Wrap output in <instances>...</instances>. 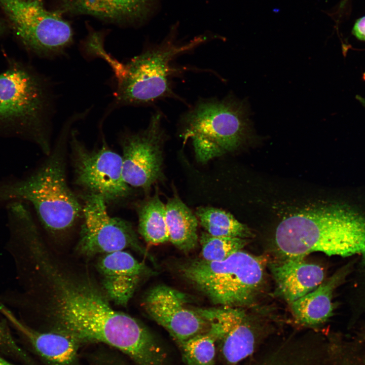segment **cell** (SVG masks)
<instances>
[{"label": "cell", "instance_id": "obj_27", "mask_svg": "<svg viewBox=\"0 0 365 365\" xmlns=\"http://www.w3.org/2000/svg\"><path fill=\"white\" fill-rule=\"evenodd\" d=\"M2 25H1V24H0V33H1V31H2Z\"/></svg>", "mask_w": 365, "mask_h": 365}, {"label": "cell", "instance_id": "obj_10", "mask_svg": "<svg viewBox=\"0 0 365 365\" xmlns=\"http://www.w3.org/2000/svg\"><path fill=\"white\" fill-rule=\"evenodd\" d=\"M83 224L77 250L86 257L139 248L136 235L131 224L111 216L106 203L100 196L90 193L82 196Z\"/></svg>", "mask_w": 365, "mask_h": 365}, {"label": "cell", "instance_id": "obj_16", "mask_svg": "<svg viewBox=\"0 0 365 365\" xmlns=\"http://www.w3.org/2000/svg\"><path fill=\"white\" fill-rule=\"evenodd\" d=\"M269 267L278 291L289 304L316 288L325 277L321 266L302 257H281Z\"/></svg>", "mask_w": 365, "mask_h": 365}, {"label": "cell", "instance_id": "obj_15", "mask_svg": "<svg viewBox=\"0 0 365 365\" xmlns=\"http://www.w3.org/2000/svg\"><path fill=\"white\" fill-rule=\"evenodd\" d=\"M0 312L48 365H79L80 342L77 339L57 331L43 332L32 328L2 304Z\"/></svg>", "mask_w": 365, "mask_h": 365}, {"label": "cell", "instance_id": "obj_17", "mask_svg": "<svg viewBox=\"0 0 365 365\" xmlns=\"http://www.w3.org/2000/svg\"><path fill=\"white\" fill-rule=\"evenodd\" d=\"M350 268L349 265L344 266L314 290L290 304L293 314L299 323L316 325L332 316L333 292L345 279Z\"/></svg>", "mask_w": 365, "mask_h": 365}, {"label": "cell", "instance_id": "obj_23", "mask_svg": "<svg viewBox=\"0 0 365 365\" xmlns=\"http://www.w3.org/2000/svg\"><path fill=\"white\" fill-rule=\"evenodd\" d=\"M216 341L208 331L179 344L188 365H213Z\"/></svg>", "mask_w": 365, "mask_h": 365}, {"label": "cell", "instance_id": "obj_2", "mask_svg": "<svg viewBox=\"0 0 365 365\" xmlns=\"http://www.w3.org/2000/svg\"><path fill=\"white\" fill-rule=\"evenodd\" d=\"M78 120L75 115L66 121L48 158L35 170L24 178L0 180V204L28 203L52 234L67 231L83 217L82 203L68 187L65 174L67 142L71 125Z\"/></svg>", "mask_w": 365, "mask_h": 365}, {"label": "cell", "instance_id": "obj_9", "mask_svg": "<svg viewBox=\"0 0 365 365\" xmlns=\"http://www.w3.org/2000/svg\"><path fill=\"white\" fill-rule=\"evenodd\" d=\"M69 143L75 184L85 191L102 197L106 203H118L130 195L132 188L124 180L122 156L106 142L89 150L70 131Z\"/></svg>", "mask_w": 365, "mask_h": 365}, {"label": "cell", "instance_id": "obj_5", "mask_svg": "<svg viewBox=\"0 0 365 365\" xmlns=\"http://www.w3.org/2000/svg\"><path fill=\"white\" fill-rule=\"evenodd\" d=\"M53 111V93L44 78L21 66L0 74V124L15 128L46 155L52 150Z\"/></svg>", "mask_w": 365, "mask_h": 365}, {"label": "cell", "instance_id": "obj_25", "mask_svg": "<svg viewBox=\"0 0 365 365\" xmlns=\"http://www.w3.org/2000/svg\"><path fill=\"white\" fill-rule=\"evenodd\" d=\"M352 33L358 40L365 41V16L356 20L353 27Z\"/></svg>", "mask_w": 365, "mask_h": 365}, {"label": "cell", "instance_id": "obj_6", "mask_svg": "<svg viewBox=\"0 0 365 365\" xmlns=\"http://www.w3.org/2000/svg\"><path fill=\"white\" fill-rule=\"evenodd\" d=\"M265 260L242 250L222 261L201 258L179 266L183 277L214 305L243 308L255 300L264 280Z\"/></svg>", "mask_w": 365, "mask_h": 365}, {"label": "cell", "instance_id": "obj_1", "mask_svg": "<svg viewBox=\"0 0 365 365\" xmlns=\"http://www.w3.org/2000/svg\"><path fill=\"white\" fill-rule=\"evenodd\" d=\"M38 269L46 284L45 312L56 329L80 342H100L132 359L150 342L149 330L130 315L114 310L105 293L90 279L62 270L45 254Z\"/></svg>", "mask_w": 365, "mask_h": 365}, {"label": "cell", "instance_id": "obj_22", "mask_svg": "<svg viewBox=\"0 0 365 365\" xmlns=\"http://www.w3.org/2000/svg\"><path fill=\"white\" fill-rule=\"evenodd\" d=\"M248 239L239 237L214 236L206 232L200 238L201 259L207 261H224L235 252L242 250Z\"/></svg>", "mask_w": 365, "mask_h": 365}, {"label": "cell", "instance_id": "obj_4", "mask_svg": "<svg viewBox=\"0 0 365 365\" xmlns=\"http://www.w3.org/2000/svg\"><path fill=\"white\" fill-rule=\"evenodd\" d=\"M199 36L185 44L167 39L144 50L126 63L110 54L104 59L115 78L114 100L110 110L126 105H143L174 95L171 79L177 69L172 62L206 41Z\"/></svg>", "mask_w": 365, "mask_h": 365}, {"label": "cell", "instance_id": "obj_19", "mask_svg": "<svg viewBox=\"0 0 365 365\" xmlns=\"http://www.w3.org/2000/svg\"><path fill=\"white\" fill-rule=\"evenodd\" d=\"M165 206L169 241L184 252L193 250L198 243L196 215L177 196L170 198Z\"/></svg>", "mask_w": 365, "mask_h": 365}, {"label": "cell", "instance_id": "obj_11", "mask_svg": "<svg viewBox=\"0 0 365 365\" xmlns=\"http://www.w3.org/2000/svg\"><path fill=\"white\" fill-rule=\"evenodd\" d=\"M161 119V114L156 113L145 129L127 134L121 138L122 174L124 181L131 187L148 192L162 178L164 134Z\"/></svg>", "mask_w": 365, "mask_h": 365}, {"label": "cell", "instance_id": "obj_12", "mask_svg": "<svg viewBox=\"0 0 365 365\" xmlns=\"http://www.w3.org/2000/svg\"><path fill=\"white\" fill-rule=\"evenodd\" d=\"M182 293L159 285L147 293L142 306L148 315L179 343L209 328L207 320L190 307Z\"/></svg>", "mask_w": 365, "mask_h": 365}, {"label": "cell", "instance_id": "obj_3", "mask_svg": "<svg viewBox=\"0 0 365 365\" xmlns=\"http://www.w3.org/2000/svg\"><path fill=\"white\" fill-rule=\"evenodd\" d=\"M277 249L284 258H305L313 252L361 257L365 267V217L340 205L319 207L292 214L278 225Z\"/></svg>", "mask_w": 365, "mask_h": 365}, {"label": "cell", "instance_id": "obj_24", "mask_svg": "<svg viewBox=\"0 0 365 365\" xmlns=\"http://www.w3.org/2000/svg\"><path fill=\"white\" fill-rule=\"evenodd\" d=\"M0 353L26 365H37L28 354L18 345L7 325L0 320Z\"/></svg>", "mask_w": 365, "mask_h": 365}, {"label": "cell", "instance_id": "obj_20", "mask_svg": "<svg viewBox=\"0 0 365 365\" xmlns=\"http://www.w3.org/2000/svg\"><path fill=\"white\" fill-rule=\"evenodd\" d=\"M137 212L138 232L147 243L157 245L169 241L166 206L158 195L142 202Z\"/></svg>", "mask_w": 365, "mask_h": 365}, {"label": "cell", "instance_id": "obj_14", "mask_svg": "<svg viewBox=\"0 0 365 365\" xmlns=\"http://www.w3.org/2000/svg\"><path fill=\"white\" fill-rule=\"evenodd\" d=\"M97 270L106 297L115 304L125 306L144 276L151 271L131 254L121 250L103 254Z\"/></svg>", "mask_w": 365, "mask_h": 365}, {"label": "cell", "instance_id": "obj_21", "mask_svg": "<svg viewBox=\"0 0 365 365\" xmlns=\"http://www.w3.org/2000/svg\"><path fill=\"white\" fill-rule=\"evenodd\" d=\"M195 215L201 226L211 235L248 239L253 236L246 225L224 210L209 206L199 207Z\"/></svg>", "mask_w": 365, "mask_h": 365}, {"label": "cell", "instance_id": "obj_7", "mask_svg": "<svg viewBox=\"0 0 365 365\" xmlns=\"http://www.w3.org/2000/svg\"><path fill=\"white\" fill-rule=\"evenodd\" d=\"M246 102L232 96L202 99L183 115L180 136L202 164L237 149L249 124Z\"/></svg>", "mask_w": 365, "mask_h": 365}, {"label": "cell", "instance_id": "obj_13", "mask_svg": "<svg viewBox=\"0 0 365 365\" xmlns=\"http://www.w3.org/2000/svg\"><path fill=\"white\" fill-rule=\"evenodd\" d=\"M194 308L208 322V331L220 341L223 356L228 363L234 365L253 352L256 335L242 308Z\"/></svg>", "mask_w": 365, "mask_h": 365}, {"label": "cell", "instance_id": "obj_18", "mask_svg": "<svg viewBox=\"0 0 365 365\" xmlns=\"http://www.w3.org/2000/svg\"><path fill=\"white\" fill-rule=\"evenodd\" d=\"M153 0H66L67 11L117 21L137 22L151 11Z\"/></svg>", "mask_w": 365, "mask_h": 365}, {"label": "cell", "instance_id": "obj_26", "mask_svg": "<svg viewBox=\"0 0 365 365\" xmlns=\"http://www.w3.org/2000/svg\"><path fill=\"white\" fill-rule=\"evenodd\" d=\"M0 365H16L6 360L0 355Z\"/></svg>", "mask_w": 365, "mask_h": 365}, {"label": "cell", "instance_id": "obj_8", "mask_svg": "<svg viewBox=\"0 0 365 365\" xmlns=\"http://www.w3.org/2000/svg\"><path fill=\"white\" fill-rule=\"evenodd\" d=\"M0 6L23 43L47 58L60 56L72 41L69 24L39 0H0Z\"/></svg>", "mask_w": 365, "mask_h": 365}]
</instances>
